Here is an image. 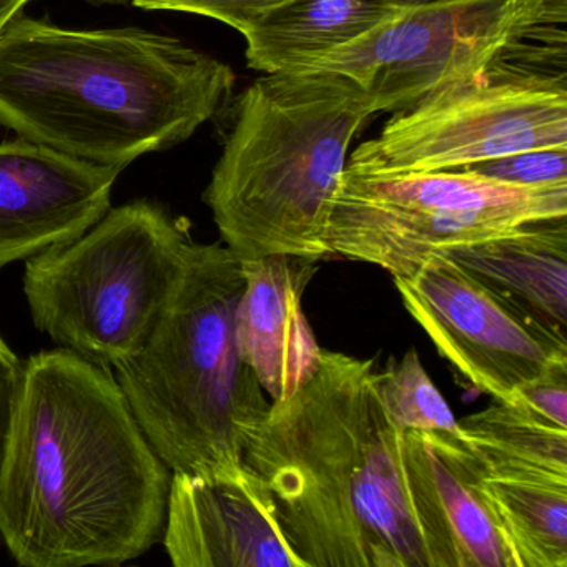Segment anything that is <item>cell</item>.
I'll list each match as a JSON object with an SVG mask.
<instances>
[{
  "mask_svg": "<svg viewBox=\"0 0 567 567\" xmlns=\"http://www.w3.org/2000/svg\"><path fill=\"white\" fill-rule=\"evenodd\" d=\"M172 471L114 371L65 348L24 361L0 537L24 567L122 566L161 543Z\"/></svg>",
  "mask_w": 567,
  "mask_h": 567,
  "instance_id": "cell-1",
  "label": "cell"
},
{
  "mask_svg": "<svg viewBox=\"0 0 567 567\" xmlns=\"http://www.w3.org/2000/svg\"><path fill=\"white\" fill-rule=\"evenodd\" d=\"M121 172L22 137L0 144V270L94 227Z\"/></svg>",
  "mask_w": 567,
  "mask_h": 567,
  "instance_id": "cell-12",
  "label": "cell"
},
{
  "mask_svg": "<svg viewBox=\"0 0 567 567\" xmlns=\"http://www.w3.org/2000/svg\"><path fill=\"white\" fill-rule=\"evenodd\" d=\"M567 217V185L523 187L460 171L344 168L331 207V257L413 274L430 255Z\"/></svg>",
  "mask_w": 567,
  "mask_h": 567,
  "instance_id": "cell-8",
  "label": "cell"
},
{
  "mask_svg": "<svg viewBox=\"0 0 567 567\" xmlns=\"http://www.w3.org/2000/svg\"><path fill=\"white\" fill-rule=\"evenodd\" d=\"M549 147H567V78L496 71L401 109L347 165L368 174L453 171Z\"/></svg>",
  "mask_w": 567,
  "mask_h": 567,
  "instance_id": "cell-9",
  "label": "cell"
},
{
  "mask_svg": "<svg viewBox=\"0 0 567 567\" xmlns=\"http://www.w3.org/2000/svg\"><path fill=\"white\" fill-rule=\"evenodd\" d=\"M400 8L413 9L421 8V6L436 4V2H443V0H394Z\"/></svg>",
  "mask_w": 567,
  "mask_h": 567,
  "instance_id": "cell-25",
  "label": "cell"
},
{
  "mask_svg": "<svg viewBox=\"0 0 567 567\" xmlns=\"http://www.w3.org/2000/svg\"><path fill=\"white\" fill-rule=\"evenodd\" d=\"M457 430L486 476L567 483V430L519 404L493 400L486 410L457 421Z\"/></svg>",
  "mask_w": 567,
  "mask_h": 567,
  "instance_id": "cell-17",
  "label": "cell"
},
{
  "mask_svg": "<svg viewBox=\"0 0 567 567\" xmlns=\"http://www.w3.org/2000/svg\"><path fill=\"white\" fill-rule=\"evenodd\" d=\"M403 456L434 567H516L460 430L404 431Z\"/></svg>",
  "mask_w": 567,
  "mask_h": 567,
  "instance_id": "cell-13",
  "label": "cell"
},
{
  "mask_svg": "<svg viewBox=\"0 0 567 567\" xmlns=\"http://www.w3.org/2000/svg\"><path fill=\"white\" fill-rule=\"evenodd\" d=\"M244 264L221 244L192 240L184 270L145 343L115 380L172 473L230 476L270 401L238 350Z\"/></svg>",
  "mask_w": 567,
  "mask_h": 567,
  "instance_id": "cell-5",
  "label": "cell"
},
{
  "mask_svg": "<svg viewBox=\"0 0 567 567\" xmlns=\"http://www.w3.org/2000/svg\"><path fill=\"white\" fill-rule=\"evenodd\" d=\"M403 11L394 0H288L241 32L247 64L261 74L305 71Z\"/></svg>",
  "mask_w": 567,
  "mask_h": 567,
  "instance_id": "cell-16",
  "label": "cell"
},
{
  "mask_svg": "<svg viewBox=\"0 0 567 567\" xmlns=\"http://www.w3.org/2000/svg\"><path fill=\"white\" fill-rule=\"evenodd\" d=\"M192 240L157 202L111 208L81 237L25 260L32 323L59 348L114 368L154 330Z\"/></svg>",
  "mask_w": 567,
  "mask_h": 567,
  "instance_id": "cell-6",
  "label": "cell"
},
{
  "mask_svg": "<svg viewBox=\"0 0 567 567\" xmlns=\"http://www.w3.org/2000/svg\"><path fill=\"white\" fill-rule=\"evenodd\" d=\"M453 171L523 187H557L567 185V147L517 152Z\"/></svg>",
  "mask_w": 567,
  "mask_h": 567,
  "instance_id": "cell-20",
  "label": "cell"
},
{
  "mask_svg": "<svg viewBox=\"0 0 567 567\" xmlns=\"http://www.w3.org/2000/svg\"><path fill=\"white\" fill-rule=\"evenodd\" d=\"M404 308L481 393L514 404L516 391L557 367H567L566 331L433 254L408 277H394Z\"/></svg>",
  "mask_w": 567,
  "mask_h": 567,
  "instance_id": "cell-10",
  "label": "cell"
},
{
  "mask_svg": "<svg viewBox=\"0 0 567 567\" xmlns=\"http://www.w3.org/2000/svg\"><path fill=\"white\" fill-rule=\"evenodd\" d=\"M377 371L323 350L317 374L270 404L245 447L303 567H434Z\"/></svg>",
  "mask_w": 567,
  "mask_h": 567,
  "instance_id": "cell-2",
  "label": "cell"
},
{
  "mask_svg": "<svg viewBox=\"0 0 567 567\" xmlns=\"http://www.w3.org/2000/svg\"><path fill=\"white\" fill-rule=\"evenodd\" d=\"M285 2L288 0H132V6L145 11L185 12L215 19L241 34L251 22Z\"/></svg>",
  "mask_w": 567,
  "mask_h": 567,
  "instance_id": "cell-21",
  "label": "cell"
},
{
  "mask_svg": "<svg viewBox=\"0 0 567 567\" xmlns=\"http://www.w3.org/2000/svg\"><path fill=\"white\" fill-rule=\"evenodd\" d=\"M29 2H31V0H0V32L4 31L6 25H8L12 19L22 14V11H24Z\"/></svg>",
  "mask_w": 567,
  "mask_h": 567,
  "instance_id": "cell-24",
  "label": "cell"
},
{
  "mask_svg": "<svg viewBox=\"0 0 567 567\" xmlns=\"http://www.w3.org/2000/svg\"><path fill=\"white\" fill-rule=\"evenodd\" d=\"M318 261L293 255L241 260L245 287L235 321L238 350L271 403L290 400L320 370L323 350L303 310V295Z\"/></svg>",
  "mask_w": 567,
  "mask_h": 567,
  "instance_id": "cell-14",
  "label": "cell"
},
{
  "mask_svg": "<svg viewBox=\"0 0 567 567\" xmlns=\"http://www.w3.org/2000/svg\"><path fill=\"white\" fill-rule=\"evenodd\" d=\"M514 404L526 408L540 420L567 430V367H557L520 386Z\"/></svg>",
  "mask_w": 567,
  "mask_h": 567,
  "instance_id": "cell-23",
  "label": "cell"
},
{
  "mask_svg": "<svg viewBox=\"0 0 567 567\" xmlns=\"http://www.w3.org/2000/svg\"><path fill=\"white\" fill-rule=\"evenodd\" d=\"M24 384V361L0 334V480L4 474L14 440Z\"/></svg>",
  "mask_w": 567,
  "mask_h": 567,
  "instance_id": "cell-22",
  "label": "cell"
},
{
  "mask_svg": "<svg viewBox=\"0 0 567 567\" xmlns=\"http://www.w3.org/2000/svg\"><path fill=\"white\" fill-rule=\"evenodd\" d=\"M161 540L175 567H303L245 463L230 476L172 473Z\"/></svg>",
  "mask_w": 567,
  "mask_h": 567,
  "instance_id": "cell-11",
  "label": "cell"
},
{
  "mask_svg": "<svg viewBox=\"0 0 567 567\" xmlns=\"http://www.w3.org/2000/svg\"><path fill=\"white\" fill-rule=\"evenodd\" d=\"M92 6H127L132 4V0H85Z\"/></svg>",
  "mask_w": 567,
  "mask_h": 567,
  "instance_id": "cell-26",
  "label": "cell"
},
{
  "mask_svg": "<svg viewBox=\"0 0 567 567\" xmlns=\"http://www.w3.org/2000/svg\"><path fill=\"white\" fill-rule=\"evenodd\" d=\"M483 491L516 567H567V483L493 477Z\"/></svg>",
  "mask_w": 567,
  "mask_h": 567,
  "instance_id": "cell-18",
  "label": "cell"
},
{
  "mask_svg": "<svg viewBox=\"0 0 567 567\" xmlns=\"http://www.w3.org/2000/svg\"><path fill=\"white\" fill-rule=\"evenodd\" d=\"M235 81L218 59L144 29H65L19 14L0 32V125L118 171L188 141Z\"/></svg>",
  "mask_w": 567,
  "mask_h": 567,
  "instance_id": "cell-3",
  "label": "cell"
},
{
  "mask_svg": "<svg viewBox=\"0 0 567 567\" xmlns=\"http://www.w3.org/2000/svg\"><path fill=\"white\" fill-rule=\"evenodd\" d=\"M371 112L350 79L264 74L235 104L204 202L241 260L331 257L327 231L348 151Z\"/></svg>",
  "mask_w": 567,
  "mask_h": 567,
  "instance_id": "cell-4",
  "label": "cell"
},
{
  "mask_svg": "<svg viewBox=\"0 0 567 567\" xmlns=\"http://www.w3.org/2000/svg\"><path fill=\"white\" fill-rule=\"evenodd\" d=\"M441 254L491 290L566 331L567 217Z\"/></svg>",
  "mask_w": 567,
  "mask_h": 567,
  "instance_id": "cell-15",
  "label": "cell"
},
{
  "mask_svg": "<svg viewBox=\"0 0 567 567\" xmlns=\"http://www.w3.org/2000/svg\"><path fill=\"white\" fill-rule=\"evenodd\" d=\"M566 69L567 0H443L404 9L305 71L350 79L378 114L489 72Z\"/></svg>",
  "mask_w": 567,
  "mask_h": 567,
  "instance_id": "cell-7",
  "label": "cell"
},
{
  "mask_svg": "<svg viewBox=\"0 0 567 567\" xmlns=\"http://www.w3.org/2000/svg\"><path fill=\"white\" fill-rule=\"evenodd\" d=\"M377 391L390 423L404 431H456L457 420L414 348L377 371Z\"/></svg>",
  "mask_w": 567,
  "mask_h": 567,
  "instance_id": "cell-19",
  "label": "cell"
}]
</instances>
